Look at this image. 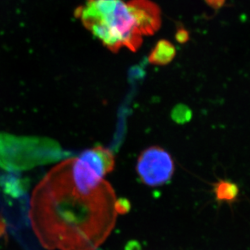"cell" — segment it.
Segmentation results:
<instances>
[{"mask_svg": "<svg viewBox=\"0 0 250 250\" xmlns=\"http://www.w3.org/2000/svg\"><path fill=\"white\" fill-rule=\"evenodd\" d=\"M6 235V224L2 217H0V237Z\"/></svg>", "mask_w": 250, "mask_h": 250, "instance_id": "8fae6325", "label": "cell"}, {"mask_svg": "<svg viewBox=\"0 0 250 250\" xmlns=\"http://www.w3.org/2000/svg\"><path fill=\"white\" fill-rule=\"evenodd\" d=\"M176 39L180 43H185L189 39V35H188V33L186 31L185 29H181V30L177 32Z\"/></svg>", "mask_w": 250, "mask_h": 250, "instance_id": "9c48e42d", "label": "cell"}, {"mask_svg": "<svg viewBox=\"0 0 250 250\" xmlns=\"http://www.w3.org/2000/svg\"><path fill=\"white\" fill-rule=\"evenodd\" d=\"M71 160L63 159L36 186L29 219L44 248L95 250L116 224L118 200L106 181L94 192L77 189L71 177Z\"/></svg>", "mask_w": 250, "mask_h": 250, "instance_id": "6da1fadb", "label": "cell"}, {"mask_svg": "<svg viewBox=\"0 0 250 250\" xmlns=\"http://www.w3.org/2000/svg\"><path fill=\"white\" fill-rule=\"evenodd\" d=\"M0 186L5 194L12 197L21 196L26 189V182L13 172L6 174L0 178Z\"/></svg>", "mask_w": 250, "mask_h": 250, "instance_id": "8992f818", "label": "cell"}, {"mask_svg": "<svg viewBox=\"0 0 250 250\" xmlns=\"http://www.w3.org/2000/svg\"><path fill=\"white\" fill-rule=\"evenodd\" d=\"M61 145L48 137H26L0 132V167L17 173L69 158Z\"/></svg>", "mask_w": 250, "mask_h": 250, "instance_id": "3957f363", "label": "cell"}, {"mask_svg": "<svg viewBox=\"0 0 250 250\" xmlns=\"http://www.w3.org/2000/svg\"><path fill=\"white\" fill-rule=\"evenodd\" d=\"M206 1L209 6L214 7V8H219L224 4V0H206Z\"/></svg>", "mask_w": 250, "mask_h": 250, "instance_id": "30bf717a", "label": "cell"}, {"mask_svg": "<svg viewBox=\"0 0 250 250\" xmlns=\"http://www.w3.org/2000/svg\"><path fill=\"white\" fill-rule=\"evenodd\" d=\"M214 192L219 202H234L238 196L239 188L236 183L227 180H219L214 185Z\"/></svg>", "mask_w": 250, "mask_h": 250, "instance_id": "52a82bcc", "label": "cell"}, {"mask_svg": "<svg viewBox=\"0 0 250 250\" xmlns=\"http://www.w3.org/2000/svg\"><path fill=\"white\" fill-rule=\"evenodd\" d=\"M171 117L176 124L185 125L192 120V111L187 105L178 104L172 109Z\"/></svg>", "mask_w": 250, "mask_h": 250, "instance_id": "ba28073f", "label": "cell"}, {"mask_svg": "<svg viewBox=\"0 0 250 250\" xmlns=\"http://www.w3.org/2000/svg\"><path fill=\"white\" fill-rule=\"evenodd\" d=\"M176 55L173 44L167 40H160L149 54L148 61L151 64L164 66L173 61Z\"/></svg>", "mask_w": 250, "mask_h": 250, "instance_id": "5b68a950", "label": "cell"}, {"mask_svg": "<svg viewBox=\"0 0 250 250\" xmlns=\"http://www.w3.org/2000/svg\"><path fill=\"white\" fill-rule=\"evenodd\" d=\"M137 172L145 185L159 187L171 181L175 172V163L166 149L156 146H150L140 154Z\"/></svg>", "mask_w": 250, "mask_h": 250, "instance_id": "277c9868", "label": "cell"}, {"mask_svg": "<svg viewBox=\"0 0 250 250\" xmlns=\"http://www.w3.org/2000/svg\"><path fill=\"white\" fill-rule=\"evenodd\" d=\"M77 16L114 53L122 47L137 51L143 36L154 34L161 25L160 10L149 0H84Z\"/></svg>", "mask_w": 250, "mask_h": 250, "instance_id": "7a4b0ae2", "label": "cell"}]
</instances>
